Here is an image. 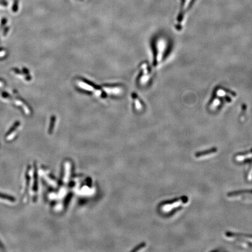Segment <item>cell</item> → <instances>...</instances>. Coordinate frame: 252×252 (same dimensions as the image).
<instances>
[{
  "mask_svg": "<svg viewBox=\"0 0 252 252\" xmlns=\"http://www.w3.org/2000/svg\"><path fill=\"white\" fill-rule=\"evenodd\" d=\"M216 151H217V149L216 148H213V150H210L206 151L200 152H198V153H197L196 154V156L197 158L207 157V156L211 155V154L215 153Z\"/></svg>",
  "mask_w": 252,
  "mask_h": 252,
  "instance_id": "1",
  "label": "cell"
},
{
  "mask_svg": "<svg viewBox=\"0 0 252 252\" xmlns=\"http://www.w3.org/2000/svg\"><path fill=\"white\" fill-rule=\"evenodd\" d=\"M0 197H1V198H7V199H8V200H13V198H12L9 197H6V196L2 195V194H0Z\"/></svg>",
  "mask_w": 252,
  "mask_h": 252,
  "instance_id": "2",
  "label": "cell"
},
{
  "mask_svg": "<svg viewBox=\"0 0 252 252\" xmlns=\"http://www.w3.org/2000/svg\"><path fill=\"white\" fill-rule=\"evenodd\" d=\"M17 3H18V0H15V2H14V7L15 11V7L18 6H17Z\"/></svg>",
  "mask_w": 252,
  "mask_h": 252,
  "instance_id": "3",
  "label": "cell"
}]
</instances>
